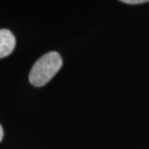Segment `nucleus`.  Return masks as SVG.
<instances>
[{
    "label": "nucleus",
    "instance_id": "nucleus-2",
    "mask_svg": "<svg viewBox=\"0 0 149 149\" xmlns=\"http://www.w3.org/2000/svg\"><path fill=\"white\" fill-rule=\"evenodd\" d=\"M15 47V38L11 31L0 29V59L9 56Z\"/></svg>",
    "mask_w": 149,
    "mask_h": 149
},
{
    "label": "nucleus",
    "instance_id": "nucleus-3",
    "mask_svg": "<svg viewBox=\"0 0 149 149\" xmlns=\"http://www.w3.org/2000/svg\"><path fill=\"white\" fill-rule=\"evenodd\" d=\"M126 4H141V3L149 2V0H119Z\"/></svg>",
    "mask_w": 149,
    "mask_h": 149
},
{
    "label": "nucleus",
    "instance_id": "nucleus-4",
    "mask_svg": "<svg viewBox=\"0 0 149 149\" xmlns=\"http://www.w3.org/2000/svg\"><path fill=\"white\" fill-rule=\"evenodd\" d=\"M3 137H4V131H3V128H2V125L0 124V141H2Z\"/></svg>",
    "mask_w": 149,
    "mask_h": 149
},
{
    "label": "nucleus",
    "instance_id": "nucleus-1",
    "mask_svg": "<svg viewBox=\"0 0 149 149\" xmlns=\"http://www.w3.org/2000/svg\"><path fill=\"white\" fill-rule=\"evenodd\" d=\"M63 65L61 55L51 51L42 56L35 63L29 74V81L35 87H42L56 75Z\"/></svg>",
    "mask_w": 149,
    "mask_h": 149
}]
</instances>
